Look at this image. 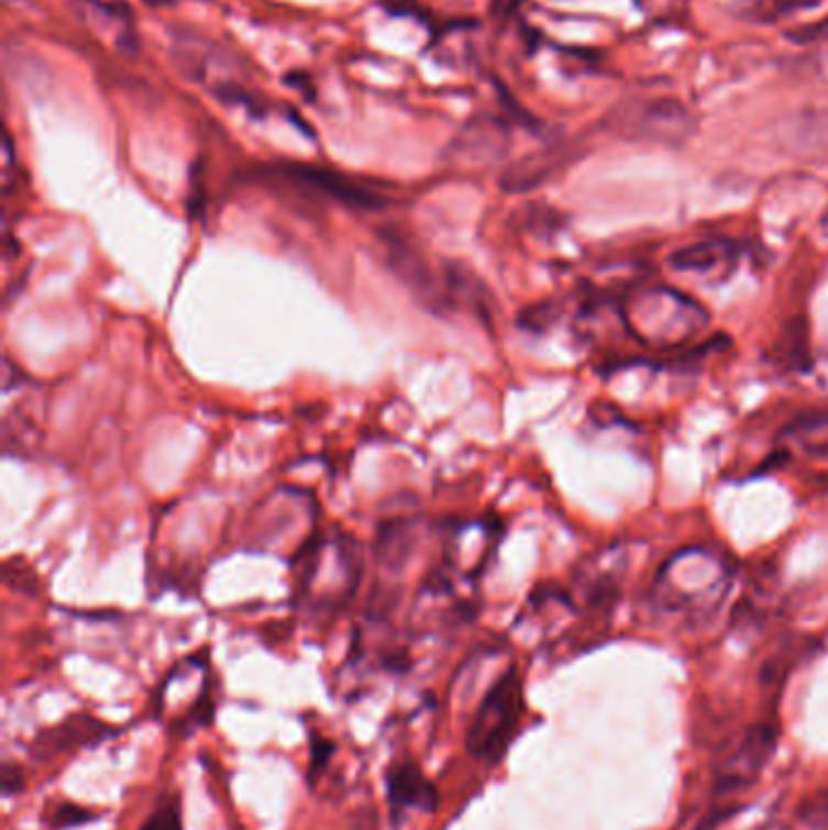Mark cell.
I'll use <instances>...</instances> for the list:
<instances>
[{
	"instance_id": "obj_8",
	"label": "cell",
	"mask_w": 828,
	"mask_h": 830,
	"mask_svg": "<svg viewBox=\"0 0 828 830\" xmlns=\"http://www.w3.org/2000/svg\"><path fill=\"white\" fill-rule=\"evenodd\" d=\"M295 173H297V178H301L307 185H311L313 190L329 195L331 200L341 202V204L355 207V209H379V207H384L382 195H377L375 190H369V187H365V185L345 178V175L321 170V168H307V166L295 168Z\"/></svg>"
},
{
	"instance_id": "obj_6",
	"label": "cell",
	"mask_w": 828,
	"mask_h": 830,
	"mask_svg": "<svg viewBox=\"0 0 828 830\" xmlns=\"http://www.w3.org/2000/svg\"><path fill=\"white\" fill-rule=\"evenodd\" d=\"M384 779H387V804L394 818H399L404 811L433 814L438 809V787L426 777L416 760H396L394 765H389Z\"/></svg>"
},
{
	"instance_id": "obj_7",
	"label": "cell",
	"mask_w": 828,
	"mask_h": 830,
	"mask_svg": "<svg viewBox=\"0 0 828 830\" xmlns=\"http://www.w3.org/2000/svg\"><path fill=\"white\" fill-rule=\"evenodd\" d=\"M739 263V248L733 243L717 239L685 245L669 255V267L681 275H693L705 283H719L733 273Z\"/></svg>"
},
{
	"instance_id": "obj_14",
	"label": "cell",
	"mask_w": 828,
	"mask_h": 830,
	"mask_svg": "<svg viewBox=\"0 0 828 830\" xmlns=\"http://www.w3.org/2000/svg\"><path fill=\"white\" fill-rule=\"evenodd\" d=\"M802 818L812 826H828V794H816L802 804Z\"/></svg>"
},
{
	"instance_id": "obj_16",
	"label": "cell",
	"mask_w": 828,
	"mask_h": 830,
	"mask_svg": "<svg viewBox=\"0 0 828 830\" xmlns=\"http://www.w3.org/2000/svg\"><path fill=\"white\" fill-rule=\"evenodd\" d=\"M22 787H25V779H22L20 767L8 763L3 767V794H5V797H13V794L22 792Z\"/></svg>"
},
{
	"instance_id": "obj_13",
	"label": "cell",
	"mask_w": 828,
	"mask_h": 830,
	"mask_svg": "<svg viewBox=\"0 0 828 830\" xmlns=\"http://www.w3.org/2000/svg\"><path fill=\"white\" fill-rule=\"evenodd\" d=\"M92 818H98L96 811L84 809V806L71 804V801H64V804H58L56 809H54V814H52V826L58 828V830H66V828L84 826V823L92 821Z\"/></svg>"
},
{
	"instance_id": "obj_4",
	"label": "cell",
	"mask_w": 828,
	"mask_h": 830,
	"mask_svg": "<svg viewBox=\"0 0 828 830\" xmlns=\"http://www.w3.org/2000/svg\"><path fill=\"white\" fill-rule=\"evenodd\" d=\"M610 114L615 130L629 139L675 144L691 134V112L673 100H634Z\"/></svg>"
},
{
	"instance_id": "obj_10",
	"label": "cell",
	"mask_w": 828,
	"mask_h": 830,
	"mask_svg": "<svg viewBox=\"0 0 828 830\" xmlns=\"http://www.w3.org/2000/svg\"><path fill=\"white\" fill-rule=\"evenodd\" d=\"M559 161V151H542V154H534L518 161L506 175H504V190L508 192H522L530 190V187L540 185L544 178H550L552 170L556 168Z\"/></svg>"
},
{
	"instance_id": "obj_5",
	"label": "cell",
	"mask_w": 828,
	"mask_h": 830,
	"mask_svg": "<svg viewBox=\"0 0 828 830\" xmlns=\"http://www.w3.org/2000/svg\"><path fill=\"white\" fill-rule=\"evenodd\" d=\"M777 743V729L771 723H755L741 735L737 748L721 760L715 770V787L719 794H729L753 785L758 775L771 760Z\"/></svg>"
},
{
	"instance_id": "obj_11",
	"label": "cell",
	"mask_w": 828,
	"mask_h": 830,
	"mask_svg": "<svg viewBox=\"0 0 828 830\" xmlns=\"http://www.w3.org/2000/svg\"><path fill=\"white\" fill-rule=\"evenodd\" d=\"M100 729L102 723H96L92 719H74L64 723V727H56L52 733L54 735H42L44 743H49V751H68V748L74 745H88V743H96L100 741Z\"/></svg>"
},
{
	"instance_id": "obj_12",
	"label": "cell",
	"mask_w": 828,
	"mask_h": 830,
	"mask_svg": "<svg viewBox=\"0 0 828 830\" xmlns=\"http://www.w3.org/2000/svg\"><path fill=\"white\" fill-rule=\"evenodd\" d=\"M142 830H183V809H180V797L163 799L156 811L148 816V821L142 826Z\"/></svg>"
},
{
	"instance_id": "obj_15",
	"label": "cell",
	"mask_w": 828,
	"mask_h": 830,
	"mask_svg": "<svg viewBox=\"0 0 828 830\" xmlns=\"http://www.w3.org/2000/svg\"><path fill=\"white\" fill-rule=\"evenodd\" d=\"M333 748H335V745H333L331 741H325V739H321L319 733H313V739H311V767H309V775L321 777L325 763H329V760H331Z\"/></svg>"
},
{
	"instance_id": "obj_1",
	"label": "cell",
	"mask_w": 828,
	"mask_h": 830,
	"mask_svg": "<svg viewBox=\"0 0 828 830\" xmlns=\"http://www.w3.org/2000/svg\"><path fill=\"white\" fill-rule=\"evenodd\" d=\"M731 583V568L707 549H683L661 568L654 600L671 615H707L725 598Z\"/></svg>"
},
{
	"instance_id": "obj_9",
	"label": "cell",
	"mask_w": 828,
	"mask_h": 830,
	"mask_svg": "<svg viewBox=\"0 0 828 830\" xmlns=\"http://www.w3.org/2000/svg\"><path fill=\"white\" fill-rule=\"evenodd\" d=\"M785 440L812 457H828V406L797 418L785 430Z\"/></svg>"
},
{
	"instance_id": "obj_3",
	"label": "cell",
	"mask_w": 828,
	"mask_h": 830,
	"mask_svg": "<svg viewBox=\"0 0 828 830\" xmlns=\"http://www.w3.org/2000/svg\"><path fill=\"white\" fill-rule=\"evenodd\" d=\"M525 711L522 680L516 668L504 673L488 689L466 729V751L472 757L496 765L504 760Z\"/></svg>"
},
{
	"instance_id": "obj_2",
	"label": "cell",
	"mask_w": 828,
	"mask_h": 830,
	"mask_svg": "<svg viewBox=\"0 0 828 830\" xmlns=\"http://www.w3.org/2000/svg\"><path fill=\"white\" fill-rule=\"evenodd\" d=\"M627 331L651 347H678L705 331L707 311L671 287H644L629 295L622 307Z\"/></svg>"
}]
</instances>
